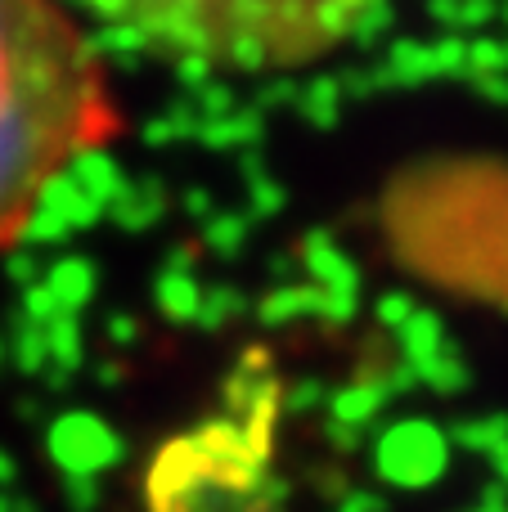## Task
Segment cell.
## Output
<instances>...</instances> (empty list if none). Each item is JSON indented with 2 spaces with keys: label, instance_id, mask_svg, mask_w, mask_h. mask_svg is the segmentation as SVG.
Segmentation results:
<instances>
[{
  "label": "cell",
  "instance_id": "cell-2",
  "mask_svg": "<svg viewBox=\"0 0 508 512\" xmlns=\"http://www.w3.org/2000/svg\"><path fill=\"white\" fill-rule=\"evenodd\" d=\"M140 50L207 72H293L365 27L383 0H77Z\"/></svg>",
  "mask_w": 508,
  "mask_h": 512
},
{
  "label": "cell",
  "instance_id": "cell-1",
  "mask_svg": "<svg viewBox=\"0 0 508 512\" xmlns=\"http://www.w3.org/2000/svg\"><path fill=\"white\" fill-rule=\"evenodd\" d=\"M117 135L95 45L59 0H0V252L68 167Z\"/></svg>",
  "mask_w": 508,
  "mask_h": 512
}]
</instances>
